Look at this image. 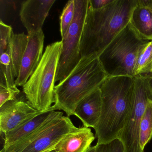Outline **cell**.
<instances>
[{"label": "cell", "mask_w": 152, "mask_h": 152, "mask_svg": "<svg viewBox=\"0 0 152 152\" xmlns=\"http://www.w3.org/2000/svg\"><path fill=\"white\" fill-rule=\"evenodd\" d=\"M14 34L12 27L1 20L0 22V53L5 52L10 48Z\"/></svg>", "instance_id": "cell-22"}, {"label": "cell", "mask_w": 152, "mask_h": 152, "mask_svg": "<svg viewBox=\"0 0 152 152\" xmlns=\"http://www.w3.org/2000/svg\"><path fill=\"white\" fill-rule=\"evenodd\" d=\"M152 75V40L141 52L135 71V77L138 75ZM151 76V75H150Z\"/></svg>", "instance_id": "cell-19"}, {"label": "cell", "mask_w": 152, "mask_h": 152, "mask_svg": "<svg viewBox=\"0 0 152 152\" xmlns=\"http://www.w3.org/2000/svg\"><path fill=\"white\" fill-rule=\"evenodd\" d=\"M20 91L17 87L10 88L0 85V107L7 102L17 99Z\"/></svg>", "instance_id": "cell-23"}, {"label": "cell", "mask_w": 152, "mask_h": 152, "mask_svg": "<svg viewBox=\"0 0 152 152\" xmlns=\"http://www.w3.org/2000/svg\"><path fill=\"white\" fill-rule=\"evenodd\" d=\"M55 111L49 118L28 137L0 152H45L56 148L67 134L77 129L68 116Z\"/></svg>", "instance_id": "cell-6"}, {"label": "cell", "mask_w": 152, "mask_h": 152, "mask_svg": "<svg viewBox=\"0 0 152 152\" xmlns=\"http://www.w3.org/2000/svg\"><path fill=\"white\" fill-rule=\"evenodd\" d=\"M129 24L142 39L152 40V0H137Z\"/></svg>", "instance_id": "cell-13"}, {"label": "cell", "mask_w": 152, "mask_h": 152, "mask_svg": "<svg viewBox=\"0 0 152 152\" xmlns=\"http://www.w3.org/2000/svg\"><path fill=\"white\" fill-rule=\"evenodd\" d=\"M88 152H124V148L121 140L118 138L105 144H96L91 146Z\"/></svg>", "instance_id": "cell-21"}, {"label": "cell", "mask_w": 152, "mask_h": 152, "mask_svg": "<svg viewBox=\"0 0 152 152\" xmlns=\"http://www.w3.org/2000/svg\"><path fill=\"white\" fill-rule=\"evenodd\" d=\"M95 138L90 128H77L66 135L55 149L57 152H88Z\"/></svg>", "instance_id": "cell-14"}, {"label": "cell", "mask_w": 152, "mask_h": 152, "mask_svg": "<svg viewBox=\"0 0 152 152\" xmlns=\"http://www.w3.org/2000/svg\"><path fill=\"white\" fill-rule=\"evenodd\" d=\"M75 0H70L65 6L60 17V31L63 38L68 31L74 18L75 14Z\"/></svg>", "instance_id": "cell-20"}, {"label": "cell", "mask_w": 152, "mask_h": 152, "mask_svg": "<svg viewBox=\"0 0 152 152\" xmlns=\"http://www.w3.org/2000/svg\"><path fill=\"white\" fill-rule=\"evenodd\" d=\"M134 85V77L117 76H108L100 86L102 111L94 129L97 144L119 137L131 109Z\"/></svg>", "instance_id": "cell-2"}, {"label": "cell", "mask_w": 152, "mask_h": 152, "mask_svg": "<svg viewBox=\"0 0 152 152\" xmlns=\"http://www.w3.org/2000/svg\"><path fill=\"white\" fill-rule=\"evenodd\" d=\"M107 77L98 55L82 57L69 75L55 86L53 106L56 111H64L68 117L74 115L79 102L100 88Z\"/></svg>", "instance_id": "cell-3"}, {"label": "cell", "mask_w": 152, "mask_h": 152, "mask_svg": "<svg viewBox=\"0 0 152 152\" xmlns=\"http://www.w3.org/2000/svg\"><path fill=\"white\" fill-rule=\"evenodd\" d=\"M56 0H28L21 5L20 18L28 34L42 30Z\"/></svg>", "instance_id": "cell-11"}, {"label": "cell", "mask_w": 152, "mask_h": 152, "mask_svg": "<svg viewBox=\"0 0 152 152\" xmlns=\"http://www.w3.org/2000/svg\"><path fill=\"white\" fill-rule=\"evenodd\" d=\"M57 152V151L55 148H54V149H50V150H48V151H46V152Z\"/></svg>", "instance_id": "cell-25"}, {"label": "cell", "mask_w": 152, "mask_h": 152, "mask_svg": "<svg viewBox=\"0 0 152 152\" xmlns=\"http://www.w3.org/2000/svg\"><path fill=\"white\" fill-rule=\"evenodd\" d=\"M150 41L141 38L129 24L99 56L108 76L135 77L140 56Z\"/></svg>", "instance_id": "cell-5"}, {"label": "cell", "mask_w": 152, "mask_h": 152, "mask_svg": "<svg viewBox=\"0 0 152 152\" xmlns=\"http://www.w3.org/2000/svg\"><path fill=\"white\" fill-rule=\"evenodd\" d=\"M28 41L21 63L17 86H23L39 64L43 56L44 34L42 30L28 34Z\"/></svg>", "instance_id": "cell-9"}, {"label": "cell", "mask_w": 152, "mask_h": 152, "mask_svg": "<svg viewBox=\"0 0 152 152\" xmlns=\"http://www.w3.org/2000/svg\"><path fill=\"white\" fill-rule=\"evenodd\" d=\"M151 78H152V75H151Z\"/></svg>", "instance_id": "cell-26"}, {"label": "cell", "mask_w": 152, "mask_h": 152, "mask_svg": "<svg viewBox=\"0 0 152 152\" xmlns=\"http://www.w3.org/2000/svg\"><path fill=\"white\" fill-rule=\"evenodd\" d=\"M113 1V0H88V4L92 9L99 10L104 7Z\"/></svg>", "instance_id": "cell-24"}, {"label": "cell", "mask_w": 152, "mask_h": 152, "mask_svg": "<svg viewBox=\"0 0 152 152\" xmlns=\"http://www.w3.org/2000/svg\"><path fill=\"white\" fill-rule=\"evenodd\" d=\"M74 18L65 35L62 38V52L55 82L62 81L75 68L81 58L80 41L87 15L88 0H75Z\"/></svg>", "instance_id": "cell-8"}, {"label": "cell", "mask_w": 152, "mask_h": 152, "mask_svg": "<svg viewBox=\"0 0 152 152\" xmlns=\"http://www.w3.org/2000/svg\"><path fill=\"white\" fill-rule=\"evenodd\" d=\"M102 100L100 88L82 99L77 105L74 115L82 122L83 127L95 129L102 111Z\"/></svg>", "instance_id": "cell-12"}, {"label": "cell", "mask_w": 152, "mask_h": 152, "mask_svg": "<svg viewBox=\"0 0 152 152\" xmlns=\"http://www.w3.org/2000/svg\"><path fill=\"white\" fill-rule=\"evenodd\" d=\"M62 47L61 41L46 47L39 64L23 87L27 102L39 112L49 110L55 103V80Z\"/></svg>", "instance_id": "cell-4"}, {"label": "cell", "mask_w": 152, "mask_h": 152, "mask_svg": "<svg viewBox=\"0 0 152 152\" xmlns=\"http://www.w3.org/2000/svg\"><path fill=\"white\" fill-rule=\"evenodd\" d=\"M134 79L131 109L126 124L118 137L123 144L124 152H143L139 145L140 125L147 105L152 100L151 76L138 75Z\"/></svg>", "instance_id": "cell-7"}, {"label": "cell", "mask_w": 152, "mask_h": 152, "mask_svg": "<svg viewBox=\"0 0 152 152\" xmlns=\"http://www.w3.org/2000/svg\"><path fill=\"white\" fill-rule=\"evenodd\" d=\"M0 85L10 88H16L11 60L10 46L6 51L0 53Z\"/></svg>", "instance_id": "cell-17"}, {"label": "cell", "mask_w": 152, "mask_h": 152, "mask_svg": "<svg viewBox=\"0 0 152 152\" xmlns=\"http://www.w3.org/2000/svg\"><path fill=\"white\" fill-rule=\"evenodd\" d=\"M40 112L28 102L20 99L11 100L0 107V131L5 133L15 129Z\"/></svg>", "instance_id": "cell-10"}, {"label": "cell", "mask_w": 152, "mask_h": 152, "mask_svg": "<svg viewBox=\"0 0 152 152\" xmlns=\"http://www.w3.org/2000/svg\"><path fill=\"white\" fill-rule=\"evenodd\" d=\"M28 35L24 33L14 34L10 45V54L13 71L16 79L20 72L22 59L27 47Z\"/></svg>", "instance_id": "cell-16"}, {"label": "cell", "mask_w": 152, "mask_h": 152, "mask_svg": "<svg viewBox=\"0 0 152 152\" xmlns=\"http://www.w3.org/2000/svg\"><path fill=\"white\" fill-rule=\"evenodd\" d=\"M55 111L56 109L52 105L49 110L39 112L15 129L4 133V144L2 149H7L32 133L50 117Z\"/></svg>", "instance_id": "cell-15"}, {"label": "cell", "mask_w": 152, "mask_h": 152, "mask_svg": "<svg viewBox=\"0 0 152 152\" xmlns=\"http://www.w3.org/2000/svg\"><path fill=\"white\" fill-rule=\"evenodd\" d=\"M137 0H113L103 8L88 5L80 41L82 57L99 55L129 23Z\"/></svg>", "instance_id": "cell-1"}, {"label": "cell", "mask_w": 152, "mask_h": 152, "mask_svg": "<svg viewBox=\"0 0 152 152\" xmlns=\"http://www.w3.org/2000/svg\"><path fill=\"white\" fill-rule=\"evenodd\" d=\"M152 138V100L148 103L140 125L139 145L144 152L145 147Z\"/></svg>", "instance_id": "cell-18"}]
</instances>
